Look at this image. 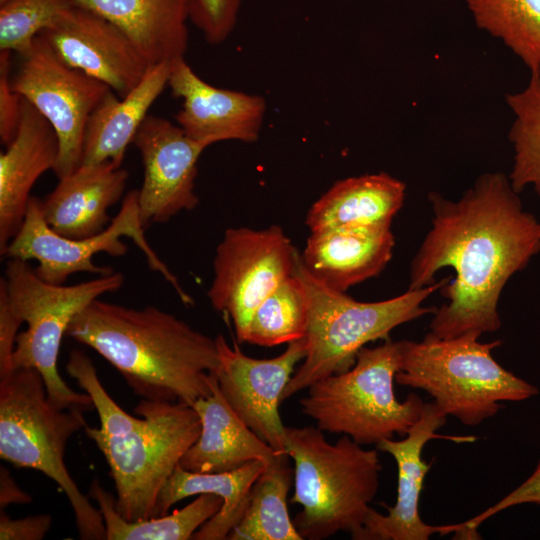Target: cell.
Returning a JSON list of instances; mask_svg holds the SVG:
<instances>
[{"label":"cell","mask_w":540,"mask_h":540,"mask_svg":"<svg viewBox=\"0 0 540 540\" xmlns=\"http://www.w3.org/2000/svg\"><path fill=\"white\" fill-rule=\"evenodd\" d=\"M88 497L96 502L102 514L106 540H190L223 504L220 496L203 493L170 514L128 521L116 511L115 496L107 492L97 479L92 481Z\"/></svg>","instance_id":"obj_26"},{"label":"cell","mask_w":540,"mask_h":540,"mask_svg":"<svg viewBox=\"0 0 540 540\" xmlns=\"http://www.w3.org/2000/svg\"><path fill=\"white\" fill-rule=\"evenodd\" d=\"M401 367L400 342L363 347L348 370L312 383L300 399L301 412L323 432L349 436L360 445H377L405 436L421 417L424 402L411 393L400 402L394 382Z\"/></svg>","instance_id":"obj_7"},{"label":"cell","mask_w":540,"mask_h":540,"mask_svg":"<svg viewBox=\"0 0 540 540\" xmlns=\"http://www.w3.org/2000/svg\"><path fill=\"white\" fill-rule=\"evenodd\" d=\"M211 385V394L192 405L200 418L201 431L179 465L191 472L220 473L254 460L266 465L274 461L280 453L236 415L219 390L216 373Z\"/></svg>","instance_id":"obj_21"},{"label":"cell","mask_w":540,"mask_h":540,"mask_svg":"<svg viewBox=\"0 0 540 540\" xmlns=\"http://www.w3.org/2000/svg\"><path fill=\"white\" fill-rule=\"evenodd\" d=\"M429 200L432 226L411 262L408 289L433 284L445 267L455 272L442 287L448 302L434 311L430 333L452 338L498 330L500 295L540 252V223L499 172L481 175L456 201L436 192Z\"/></svg>","instance_id":"obj_1"},{"label":"cell","mask_w":540,"mask_h":540,"mask_svg":"<svg viewBox=\"0 0 540 540\" xmlns=\"http://www.w3.org/2000/svg\"><path fill=\"white\" fill-rule=\"evenodd\" d=\"M11 87L53 126L59 154L53 169L60 179L82 163L88 120L112 89L65 63L39 35L11 76Z\"/></svg>","instance_id":"obj_11"},{"label":"cell","mask_w":540,"mask_h":540,"mask_svg":"<svg viewBox=\"0 0 540 540\" xmlns=\"http://www.w3.org/2000/svg\"><path fill=\"white\" fill-rule=\"evenodd\" d=\"M10 54L0 52V139L4 145L15 137L22 114V97L11 87Z\"/></svg>","instance_id":"obj_34"},{"label":"cell","mask_w":540,"mask_h":540,"mask_svg":"<svg viewBox=\"0 0 540 540\" xmlns=\"http://www.w3.org/2000/svg\"><path fill=\"white\" fill-rule=\"evenodd\" d=\"M128 172L111 161L81 165L60 178L42 200L48 225L68 238H87L102 232L110 221L108 209L122 197Z\"/></svg>","instance_id":"obj_20"},{"label":"cell","mask_w":540,"mask_h":540,"mask_svg":"<svg viewBox=\"0 0 540 540\" xmlns=\"http://www.w3.org/2000/svg\"><path fill=\"white\" fill-rule=\"evenodd\" d=\"M72 0H6L0 4V51L24 56Z\"/></svg>","instance_id":"obj_31"},{"label":"cell","mask_w":540,"mask_h":540,"mask_svg":"<svg viewBox=\"0 0 540 540\" xmlns=\"http://www.w3.org/2000/svg\"><path fill=\"white\" fill-rule=\"evenodd\" d=\"M266 464L254 460L220 473H197L176 467L158 501V516L168 514L177 502L194 495L214 493L223 499L220 510L193 535L194 540H224L242 519L254 482Z\"/></svg>","instance_id":"obj_25"},{"label":"cell","mask_w":540,"mask_h":540,"mask_svg":"<svg viewBox=\"0 0 540 540\" xmlns=\"http://www.w3.org/2000/svg\"><path fill=\"white\" fill-rule=\"evenodd\" d=\"M216 340L220 357L216 375L226 402L277 453L287 454L286 426L279 414V404L295 366L307 354L306 338L288 343L282 354L269 359L247 356L237 343L229 346L222 335Z\"/></svg>","instance_id":"obj_14"},{"label":"cell","mask_w":540,"mask_h":540,"mask_svg":"<svg viewBox=\"0 0 540 540\" xmlns=\"http://www.w3.org/2000/svg\"><path fill=\"white\" fill-rule=\"evenodd\" d=\"M85 411L54 405L36 369L15 368L0 376V458L53 480L69 500L80 539L104 540L101 512L80 491L64 461L69 439L87 426Z\"/></svg>","instance_id":"obj_5"},{"label":"cell","mask_w":540,"mask_h":540,"mask_svg":"<svg viewBox=\"0 0 540 540\" xmlns=\"http://www.w3.org/2000/svg\"><path fill=\"white\" fill-rule=\"evenodd\" d=\"M447 415L434 403H425L419 420L402 440L385 439L376 445L379 451L390 454L398 469L395 505H383L388 513L381 514L370 508L358 540H427L433 534H455L469 539L465 523L429 525L419 515V498L425 476L432 464L422 459L425 444L432 439H445L456 443H471L475 436L437 434Z\"/></svg>","instance_id":"obj_13"},{"label":"cell","mask_w":540,"mask_h":540,"mask_svg":"<svg viewBox=\"0 0 540 540\" xmlns=\"http://www.w3.org/2000/svg\"><path fill=\"white\" fill-rule=\"evenodd\" d=\"M123 283L124 276L113 272L70 286L52 284L40 278L28 261L9 258L0 279V292L15 316L27 324L16 337L13 368L36 369L54 405L86 411L93 407L89 395L71 389L58 372L61 341L81 310Z\"/></svg>","instance_id":"obj_8"},{"label":"cell","mask_w":540,"mask_h":540,"mask_svg":"<svg viewBox=\"0 0 540 540\" xmlns=\"http://www.w3.org/2000/svg\"><path fill=\"white\" fill-rule=\"evenodd\" d=\"M243 0H189V21L212 45L222 43L233 31Z\"/></svg>","instance_id":"obj_33"},{"label":"cell","mask_w":540,"mask_h":540,"mask_svg":"<svg viewBox=\"0 0 540 540\" xmlns=\"http://www.w3.org/2000/svg\"><path fill=\"white\" fill-rule=\"evenodd\" d=\"M297 250L282 228H229L216 249L208 298L229 316L239 343L244 342L259 304L292 275Z\"/></svg>","instance_id":"obj_12"},{"label":"cell","mask_w":540,"mask_h":540,"mask_svg":"<svg viewBox=\"0 0 540 540\" xmlns=\"http://www.w3.org/2000/svg\"><path fill=\"white\" fill-rule=\"evenodd\" d=\"M0 154V253L23 224L30 192L38 178L54 169L59 141L50 122L22 97L17 133Z\"/></svg>","instance_id":"obj_18"},{"label":"cell","mask_w":540,"mask_h":540,"mask_svg":"<svg viewBox=\"0 0 540 540\" xmlns=\"http://www.w3.org/2000/svg\"><path fill=\"white\" fill-rule=\"evenodd\" d=\"M142 225L138 205V190L124 197L117 215L102 232L87 238H68L55 232L46 222L42 211V200L31 196L22 226L1 254L8 258L36 260V273L43 280L62 285L67 278L78 272L107 275L111 267L94 264L93 257L105 252L111 256H123L127 246L122 236L133 240L144 254L149 268L160 273L170 283L186 306L193 299L182 288L177 277L151 248Z\"/></svg>","instance_id":"obj_10"},{"label":"cell","mask_w":540,"mask_h":540,"mask_svg":"<svg viewBox=\"0 0 540 540\" xmlns=\"http://www.w3.org/2000/svg\"><path fill=\"white\" fill-rule=\"evenodd\" d=\"M119 27L150 65L183 58L189 0H72Z\"/></svg>","instance_id":"obj_22"},{"label":"cell","mask_w":540,"mask_h":540,"mask_svg":"<svg viewBox=\"0 0 540 540\" xmlns=\"http://www.w3.org/2000/svg\"><path fill=\"white\" fill-rule=\"evenodd\" d=\"M285 447L294 462L290 502L302 510L293 523L302 539L347 532L358 540L379 487L378 449H364L347 435L332 444L317 427H286Z\"/></svg>","instance_id":"obj_3"},{"label":"cell","mask_w":540,"mask_h":540,"mask_svg":"<svg viewBox=\"0 0 540 540\" xmlns=\"http://www.w3.org/2000/svg\"><path fill=\"white\" fill-rule=\"evenodd\" d=\"M477 26L540 71V0H465Z\"/></svg>","instance_id":"obj_28"},{"label":"cell","mask_w":540,"mask_h":540,"mask_svg":"<svg viewBox=\"0 0 540 540\" xmlns=\"http://www.w3.org/2000/svg\"><path fill=\"white\" fill-rule=\"evenodd\" d=\"M66 372L91 398L102 432L109 435L123 434L144 423L143 417L128 414L110 397L98 378L92 360L83 351L70 352Z\"/></svg>","instance_id":"obj_32"},{"label":"cell","mask_w":540,"mask_h":540,"mask_svg":"<svg viewBox=\"0 0 540 540\" xmlns=\"http://www.w3.org/2000/svg\"><path fill=\"white\" fill-rule=\"evenodd\" d=\"M405 184L387 173L367 174L337 181L309 209L311 232L390 225L405 198Z\"/></svg>","instance_id":"obj_24"},{"label":"cell","mask_w":540,"mask_h":540,"mask_svg":"<svg viewBox=\"0 0 540 540\" xmlns=\"http://www.w3.org/2000/svg\"><path fill=\"white\" fill-rule=\"evenodd\" d=\"M506 101L514 114L510 183L517 193L530 186L540 198V71L531 73L527 86L508 94Z\"/></svg>","instance_id":"obj_30"},{"label":"cell","mask_w":540,"mask_h":540,"mask_svg":"<svg viewBox=\"0 0 540 540\" xmlns=\"http://www.w3.org/2000/svg\"><path fill=\"white\" fill-rule=\"evenodd\" d=\"M32 501L30 494L18 486L10 471L0 467V508L5 509L11 504H29Z\"/></svg>","instance_id":"obj_38"},{"label":"cell","mask_w":540,"mask_h":540,"mask_svg":"<svg viewBox=\"0 0 540 540\" xmlns=\"http://www.w3.org/2000/svg\"><path fill=\"white\" fill-rule=\"evenodd\" d=\"M172 95L183 100L177 124L192 139L207 143L259 138L266 101L262 96L217 88L202 80L184 57L171 62Z\"/></svg>","instance_id":"obj_17"},{"label":"cell","mask_w":540,"mask_h":540,"mask_svg":"<svg viewBox=\"0 0 540 540\" xmlns=\"http://www.w3.org/2000/svg\"><path fill=\"white\" fill-rule=\"evenodd\" d=\"M51 525L52 517L49 514L12 519L1 509L0 540H41Z\"/></svg>","instance_id":"obj_36"},{"label":"cell","mask_w":540,"mask_h":540,"mask_svg":"<svg viewBox=\"0 0 540 540\" xmlns=\"http://www.w3.org/2000/svg\"><path fill=\"white\" fill-rule=\"evenodd\" d=\"M66 335L95 350L146 400L192 406L211 394L220 365L216 338L155 306L98 298L74 317Z\"/></svg>","instance_id":"obj_2"},{"label":"cell","mask_w":540,"mask_h":540,"mask_svg":"<svg viewBox=\"0 0 540 540\" xmlns=\"http://www.w3.org/2000/svg\"><path fill=\"white\" fill-rule=\"evenodd\" d=\"M23 323L11 311L0 292V376L13 370V353L18 329Z\"/></svg>","instance_id":"obj_37"},{"label":"cell","mask_w":540,"mask_h":540,"mask_svg":"<svg viewBox=\"0 0 540 540\" xmlns=\"http://www.w3.org/2000/svg\"><path fill=\"white\" fill-rule=\"evenodd\" d=\"M134 412L144 423L123 434L84 428L109 467L116 511L128 521L158 517L162 490L201 431L200 418L188 404L142 399Z\"/></svg>","instance_id":"obj_9"},{"label":"cell","mask_w":540,"mask_h":540,"mask_svg":"<svg viewBox=\"0 0 540 540\" xmlns=\"http://www.w3.org/2000/svg\"><path fill=\"white\" fill-rule=\"evenodd\" d=\"M5 1H6V0H0V4L3 3V2H5Z\"/></svg>","instance_id":"obj_39"},{"label":"cell","mask_w":540,"mask_h":540,"mask_svg":"<svg viewBox=\"0 0 540 540\" xmlns=\"http://www.w3.org/2000/svg\"><path fill=\"white\" fill-rule=\"evenodd\" d=\"M293 274L301 282L308 301L307 354L286 385L281 401L317 380L351 368L367 343L388 340L396 327L434 313L423 303L447 283L444 279L424 288L408 289L387 300L361 302L314 277L298 251Z\"/></svg>","instance_id":"obj_4"},{"label":"cell","mask_w":540,"mask_h":540,"mask_svg":"<svg viewBox=\"0 0 540 540\" xmlns=\"http://www.w3.org/2000/svg\"><path fill=\"white\" fill-rule=\"evenodd\" d=\"M469 332L452 338L428 333L400 342L401 367L395 382L427 392L448 416L477 426L494 416L501 401H523L538 388L502 367L492 356L501 344L479 341Z\"/></svg>","instance_id":"obj_6"},{"label":"cell","mask_w":540,"mask_h":540,"mask_svg":"<svg viewBox=\"0 0 540 540\" xmlns=\"http://www.w3.org/2000/svg\"><path fill=\"white\" fill-rule=\"evenodd\" d=\"M395 245L390 225L344 227L311 232L301 259L327 286L345 292L377 276Z\"/></svg>","instance_id":"obj_19"},{"label":"cell","mask_w":540,"mask_h":540,"mask_svg":"<svg viewBox=\"0 0 540 540\" xmlns=\"http://www.w3.org/2000/svg\"><path fill=\"white\" fill-rule=\"evenodd\" d=\"M170 71L171 62L154 64L124 97L107 94L88 120L81 165L111 161L121 167L149 108L168 86Z\"/></svg>","instance_id":"obj_23"},{"label":"cell","mask_w":540,"mask_h":540,"mask_svg":"<svg viewBox=\"0 0 540 540\" xmlns=\"http://www.w3.org/2000/svg\"><path fill=\"white\" fill-rule=\"evenodd\" d=\"M133 143L144 167L143 183L138 190L142 225L165 223L179 212L195 208L197 162L209 145L190 138L179 125L155 115L145 118Z\"/></svg>","instance_id":"obj_15"},{"label":"cell","mask_w":540,"mask_h":540,"mask_svg":"<svg viewBox=\"0 0 540 540\" xmlns=\"http://www.w3.org/2000/svg\"><path fill=\"white\" fill-rule=\"evenodd\" d=\"M39 36L65 63L105 83L119 97L152 66L119 27L75 3Z\"/></svg>","instance_id":"obj_16"},{"label":"cell","mask_w":540,"mask_h":540,"mask_svg":"<svg viewBox=\"0 0 540 540\" xmlns=\"http://www.w3.org/2000/svg\"><path fill=\"white\" fill-rule=\"evenodd\" d=\"M288 454L266 465L254 482L240 522L229 540H303L289 516L287 496L294 469Z\"/></svg>","instance_id":"obj_27"},{"label":"cell","mask_w":540,"mask_h":540,"mask_svg":"<svg viewBox=\"0 0 540 540\" xmlns=\"http://www.w3.org/2000/svg\"><path fill=\"white\" fill-rule=\"evenodd\" d=\"M308 325L305 290L292 273L256 308L244 342L272 347L304 338Z\"/></svg>","instance_id":"obj_29"},{"label":"cell","mask_w":540,"mask_h":540,"mask_svg":"<svg viewBox=\"0 0 540 540\" xmlns=\"http://www.w3.org/2000/svg\"><path fill=\"white\" fill-rule=\"evenodd\" d=\"M526 503L540 504V460L533 473L520 486L496 504L464 522L470 538H480L477 528L490 517L507 508Z\"/></svg>","instance_id":"obj_35"}]
</instances>
